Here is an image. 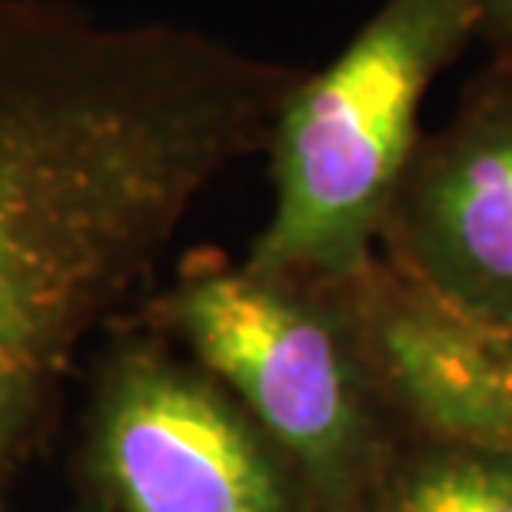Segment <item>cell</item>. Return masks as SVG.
Instances as JSON below:
<instances>
[{
    "label": "cell",
    "mask_w": 512,
    "mask_h": 512,
    "mask_svg": "<svg viewBox=\"0 0 512 512\" xmlns=\"http://www.w3.org/2000/svg\"><path fill=\"white\" fill-rule=\"evenodd\" d=\"M336 286L356 350L399 433L512 456V386L489 326L383 256Z\"/></svg>",
    "instance_id": "obj_6"
},
{
    "label": "cell",
    "mask_w": 512,
    "mask_h": 512,
    "mask_svg": "<svg viewBox=\"0 0 512 512\" xmlns=\"http://www.w3.org/2000/svg\"><path fill=\"white\" fill-rule=\"evenodd\" d=\"M493 333H496V346H499V356H503V366H506L509 386H512V333H503V330H493Z\"/></svg>",
    "instance_id": "obj_9"
},
{
    "label": "cell",
    "mask_w": 512,
    "mask_h": 512,
    "mask_svg": "<svg viewBox=\"0 0 512 512\" xmlns=\"http://www.w3.org/2000/svg\"><path fill=\"white\" fill-rule=\"evenodd\" d=\"M380 256L469 320L512 333V50L423 133Z\"/></svg>",
    "instance_id": "obj_5"
},
{
    "label": "cell",
    "mask_w": 512,
    "mask_h": 512,
    "mask_svg": "<svg viewBox=\"0 0 512 512\" xmlns=\"http://www.w3.org/2000/svg\"><path fill=\"white\" fill-rule=\"evenodd\" d=\"M303 70L170 20L0 0V512L193 207Z\"/></svg>",
    "instance_id": "obj_1"
},
{
    "label": "cell",
    "mask_w": 512,
    "mask_h": 512,
    "mask_svg": "<svg viewBox=\"0 0 512 512\" xmlns=\"http://www.w3.org/2000/svg\"><path fill=\"white\" fill-rule=\"evenodd\" d=\"M70 496L97 512H320L237 399L137 313L80 376Z\"/></svg>",
    "instance_id": "obj_4"
},
{
    "label": "cell",
    "mask_w": 512,
    "mask_h": 512,
    "mask_svg": "<svg viewBox=\"0 0 512 512\" xmlns=\"http://www.w3.org/2000/svg\"><path fill=\"white\" fill-rule=\"evenodd\" d=\"M363 512H512V456L399 433Z\"/></svg>",
    "instance_id": "obj_7"
},
{
    "label": "cell",
    "mask_w": 512,
    "mask_h": 512,
    "mask_svg": "<svg viewBox=\"0 0 512 512\" xmlns=\"http://www.w3.org/2000/svg\"><path fill=\"white\" fill-rule=\"evenodd\" d=\"M137 316L237 399L320 512H363L399 429L376 396L340 286L197 253Z\"/></svg>",
    "instance_id": "obj_3"
},
{
    "label": "cell",
    "mask_w": 512,
    "mask_h": 512,
    "mask_svg": "<svg viewBox=\"0 0 512 512\" xmlns=\"http://www.w3.org/2000/svg\"><path fill=\"white\" fill-rule=\"evenodd\" d=\"M479 37L476 0H383L316 74L296 77L273 117V210L243 263L340 283L380 256L436 77Z\"/></svg>",
    "instance_id": "obj_2"
},
{
    "label": "cell",
    "mask_w": 512,
    "mask_h": 512,
    "mask_svg": "<svg viewBox=\"0 0 512 512\" xmlns=\"http://www.w3.org/2000/svg\"><path fill=\"white\" fill-rule=\"evenodd\" d=\"M60 512H97V509H90V506L84 503V499L70 496V499H67V506H64V509H60Z\"/></svg>",
    "instance_id": "obj_10"
},
{
    "label": "cell",
    "mask_w": 512,
    "mask_h": 512,
    "mask_svg": "<svg viewBox=\"0 0 512 512\" xmlns=\"http://www.w3.org/2000/svg\"><path fill=\"white\" fill-rule=\"evenodd\" d=\"M479 37L499 47V54L512 50V0H476Z\"/></svg>",
    "instance_id": "obj_8"
}]
</instances>
